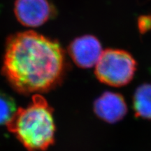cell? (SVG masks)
<instances>
[{
    "label": "cell",
    "mask_w": 151,
    "mask_h": 151,
    "mask_svg": "<svg viewBox=\"0 0 151 151\" xmlns=\"http://www.w3.org/2000/svg\"><path fill=\"white\" fill-rule=\"evenodd\" d=\"M136 116L151 120V83H144L136 90L133 97Z\"/></svg>",
    "instance_id": "7"
},
{
    "label": "cell",
    "mask_w": 151,
    "mask_h": 151,
    "mask_svg": "<svg viewBox=\"0 0 151 151\" xmlns=\"http://www.w3.org/2000/svg\"><path fill=\"white\" fill-rule=\"evenodd\" d=\"M138 27L141 34L151 30V14L139 17L138 19Z\"/></svg>",
    "instance_id": "9"
},
{
    "label": "cell",
    "mask_w": 151,
    "mask_h": 151,
    "mask_svg": "<svg viewBox=\"0 0 151 151\" xmlns=\"http://www.w3.org/2000/svg\"><path fill=\"white\" fill-rule=\"evenodd\" d=\"M52 109L41 94H35L25 108H18L6 125L29 151L46 150L55 140Z\"/></svg>",
    "instance_id": "2"
},
{
    "label": "cell",
    "mask_w": 151,
    "mask_h": 151,
    "mask_svg": "<svg viewBox=\"0 0 151 151\" xmlns=\"http://www.w3.org/2000/svg\"><path fill=\"white\" fill-rule=\"evenodd\" d=\"M94 111L104 121L116 123L125 116L127 107L121 94L114 92H105L94 101Z\"/></svg>",
    "instance_id": "6"
},
{
    "label": "cell",
    "mask_w": 151,
    "mask_h": 151,
    "mask_svg": "<svg viewBox=\"0 0 151 151\" xmlns=\"http://www.w3.org/2000/svg\"><path fill=\"white\" fill-rule=\"evenodd\" d=\"M17 110L14 99L0 92V125L6 124Z\"/></svg>",
    "instance_id": "8"
},
{
    "label": "cell",
    "mask_w": 151,
    "mask_h": 151,
    "mask_svg": "<svg viewBox=\"0 0 151 151\" xmlns=\"http://www.w3.org/2000/svg\"><path fill=\"white\" fill-rule=\"evenodd\" d=\"M66 62L58 41L29 30L7 39L1 72L18 93L38 94L61 83Z\"/></svg>",
    "instance_id": "1"
},
{
    "label": "cell",
    "mask_w": 151,
    "mask_h": 151,
    "mask_svg": "<svg viewBox=\"0 0 151 151\" xmlns=\"http://www.w3.org/2000/svg\"><path fill=\"white\" fill-rule=\"evenodd\" d=\"M103 51L99 39L91 35L76 38L68 47V53L71 60L76 65L83 69L97 65Z\"/></svg>",
    "instance_id": "5"
},
{
    "label": "cell",
    "mask_w": 151,
    "mask_h": 151,
    "mask_svg": "<svg viewBox=\"0 0 151 151\" xmlns=\"http://www.w3.org/2000/svg\"><path fill=\"white\" fill-rule=\"evenodd\" d=\"M50 0H16L14 14L18 21L27 27H38L56 16Z\"/></svg>",
    "instance_id": "4"
},
{
    "label": "cell",
    "mask_w": 151,
    "mask_h": 151,
    "mask_svg": "<svg viewBox=\"0 0 151 151\" xmlns=\"http://www.w3.org/2000/svg\"><path fill=\"white\" fill-rule=\"evenodd\" d=\"M137 62L124 50L108 48L104 50L95 65L96 77L100 82L112 87L126 86L133 79Z\"/></svg>",
    "instance_id": "3"
}]
</instances>
